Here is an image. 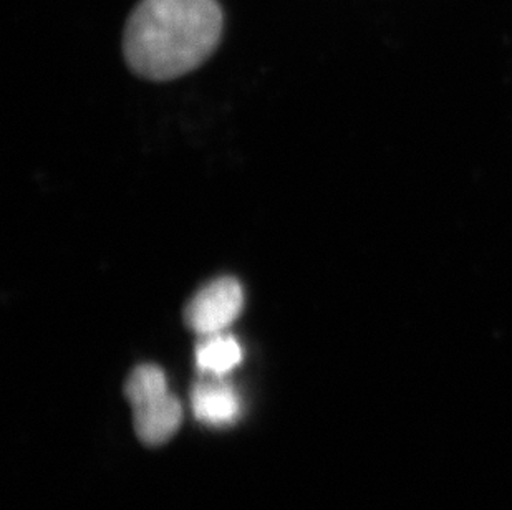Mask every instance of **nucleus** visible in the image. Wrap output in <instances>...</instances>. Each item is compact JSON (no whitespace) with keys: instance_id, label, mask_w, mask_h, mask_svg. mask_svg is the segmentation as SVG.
I'll list each match as a JSON object with an SVG mask.
<instances>
[{"instance_id":"nucleus-1","label":"nucleus","mask_w":512,"mask_h":510,"mask_svg":"<svg viewBox=\"0 0 512 510\" xmlns=\"http://www.w3.org/2000/svg\"><path fill=\"white\" fill-rule=\"evenodd\" d=\"M223 27L218 0H140L126 20V63L155 82L183 77L218 49Z\"/></svg>"},{"instance_id":"nucleus-2","label":"nucleus","mask_w":512,"mask_h":510,"mask_svg":"<svg viewBox=\"0 0 512 510\" xmlns=\"http://www.w3.org/2000/svg\"><path fill=\"white\" fill-rule=\"evenodd\" d=\"M244 307V290L234 277H219L204 285L184 308V322L199 337L223 333Z\"/></svg>"},{"instance_id":"nucleus-3","label":"nucleus","mask_w":512,"mask_h":510,"mask_svg":"<svg viewBox=\"0 0 512 510\" xmlns=\"http://www.w3.org/2000/svg\"><path fill=\"white\" fill-rule=\"evenodd\" d=\"M194 418L208 426H229L241 416V398L226 376L204 375L191 391Z\"/></svg>"},{"instance_id":"nucleus-4","label":"nucleus","mask_w":512,"mask_h":510,"mask_svg":"<svg viewBox=\"0 0 512 510\" xmlns=\"http://www.w3.org/2000/svg\"><path fill=\"white\" fill-rule=\"evenodd\" d=\"M133 411L136 434L150 446H158L173 438L183 421V406L170 391L135 406Z\"/></svg>"},{"instance_id":"nucleus-5","label":"nucleus","mask_w":512,"mask_h":510,"mask_svg":"<svg viewBox=\"0 0 512 510\" xmlns=\"http://www.w3.org/2000/svg\"><path fill=\"white\" fill-rule=\"evenodd\" d=\"M241 361V343L226 332L206 335L196 348V365L203 375L224 378Z\"/></svg>"},{"instance_id":"nucleus-6","label":"nucleus","mask_w":512,"mask_h":510,"mask_svg":"<svg viewBox=\"0 0 512 510\" xmlns=\"http://www.w3.org/2000/svg\"><path fill=\"white\" fill-rule=\"evenodd\" d=\"M168 391V380L160 366L140 365L126 380L125 395L133 408Z\"/></svg>"}]
</instances>
